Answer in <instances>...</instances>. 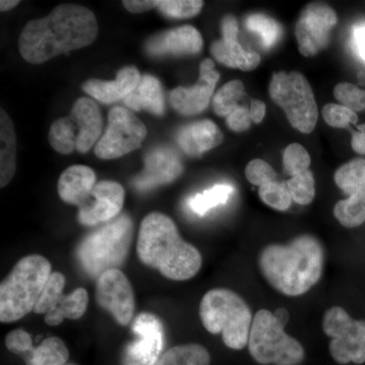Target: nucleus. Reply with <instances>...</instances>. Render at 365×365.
Masks as SVG:
<instances>
[{
  "label": "nucleus",
  "instance_id": "obj_1",
  "mask_svg": "<svg viewBox=\"0 0 365 365\" xmlns=\"http://www.w3.org/2000/svg\"><path fill=\"white\" fill-rule=\"evenodd\" d=\"M98 33L97 19L91 9L78 4H61L49 16L26 24L21 33L19 49L29 63H44L91 45Z\"/></svg>",
  "mask_w": 365,
  "mask_h": 365
},
{
  "label": "nucleus",
  "instance_id": "obj_2",
  "mask_svg": "<svg viewBox=\"0 0 365 365\" xmlns=\"http://www.w3.org/2000/svg\"><path fill=\"white\" fill-rule=\"evenodd\" d=\"M324 248L312 235H302L289 244H271L259 255V268L266 281L280 294L300 297L323 275Z\"/></svg>",
  "mask_w": 365,
  "mask_h": 365
},
{
  "label": "nucleus",
  "instance_id": "obj_3",
  "mask_svg": "<svg viewBox=\"0 0 365 365\" xmlns=\"http://www.w3.org/2000/svg\"><path fill=\"white\" fill-rule=\"evenodd\" d=\"M136 252L141 263L157 269L170 280L191 279L202 266L200 252L185 242L176 223L160 212H151L143 218Z\"/></svg>",
  "mask_w": 365,
  "mask_h": 365
},
{
  "label": "nucleus",
  "instance_id": "obj_4",
  "mask_svg": "<svg viewBox=\"0 0 365 365\" xmlns=\"http://www.w3.org/2000/svg\"><path fill=\"white\" fill-rule=\"evenodd\" d=\"M51 274V263L44 256L21 258L0 284V322L13 323L34 312Z\"/></svg>",
  "mask_w": 365,
  "mask_h": 365
},
{
  "label": "nucleus",
  "instance_id": "obj_5",
  "mask_svg": "<svg viewBox=\"0 0 365 365\" xmlns=\"http://www.w3.org/2000/svg\"><path fill=\"white\" fill-rule=\"evenodd\" d=\"M204 328L211 334H222L230 349L248 346L253 314L241 295L227 288H215L206 292L199 307Z\"/></svg>",
  "mask_w": 365,
  "mask_h": 365
},
{
  "label": "nucleus",
  "instance_id": "obj_6",
  "mask_svg": "<svg viewBox=\"0 0 365 365\" xmlns=\"http://www.w3.org/2000/svg\"><path fill=\"white\" fill-rule=\"evenodd\" d=\"M133 237V222L127 215H120L86 235L76 248V259L91 278L106 271L118 269L126 260Z\"/></svg>",
  "mask_w": 365,
  "mask_h": 365
},
{
  "label": "nucleus",
  "instance_id": "obj_7",
  "mask_svg": "<svg viewBox=\"0 0 365 365\" xmlns=\"http://www.w3.org/2000/svg\"><path fill=\"white\" fill-rule=\"evenodd\" d=\"M284 327L268 309L255 314L248 342L255 361L262 365H299L304 361V347L285 333Z\"/></svg>",
  "mask_w": 365,
  "mask_h": 365
},
{
  "label": "nucleus",
  "instance_id": "obj_8",
  "mask_svg": "<svg viewBox=\"0 0 365 365\" xmlns=\"http://www.w3.org/2000/svg\"><path fill=\"white\" fill-rule=\"evenodd\" d=\"M269 93L273 102L282 108L294 128L304 134L314 130L318 122V106L311 85L300 72L274 73Z\"/></svg>",
  "mask_w": 365,
  "mask_h": 365
},
{
  "label": "nucleus",
  "instance_id": "obj_9",
  "mask_svg": "<svg viewBox=\"0 0 365 365\" xmlns=\"http://www.w3.org/2000/svg\"><path fill=\"white\" fill-rule=\"evenodd\" d=\"M323 330L332 338L331 356L340 364L365 362V321L353 319L343 307H332L323 318Z\"/></svg>",
  "mask_w": 365,
  "mask_h": 365
},
{
  "label": "nucleus",
  "instance_id": "obj_10",
  "mask_svg": "<svg viewBox=\"0 0 365 365\" xmlns=\"http://www.w3.org/2000/svg\"><path fill=\"white\" fill-rule=\"evenodd\" d=\"M148 130L143 122L122 107L113 108L109 113L107 130L95 148V153L102 160H114L138 150Z\"/></svg>",
  "mask_w": 365,
  "mask_h": 365
},
{
  "label": "nucleus",
  "instance_id": "obj_11",
  "mask_svg": "<svg viewBox=\"0 0 365 365\" xmlns=\"http://www.w3.org/2000/svg\"><path fill=\"white\" fill-rule=\"evenodd\" d=\"M66 278L60 272H52L34 313L44 314L45 323L50 327L60 325L66 319H78L86 314L88 294L85 288H76L71 294H64Z\"/></svg>",
  "mask_w": 365,
  "mask_h": 365
},
{
  "label": "nucleus",
  "instance_id": "obj_12",
  "mask_svg": "<svg viewBox=\"0 0 365 365\" xmlns=\"http://www.w3.org/2000/svg\"><path fill=\"white\" fill-rule=\"evenodd\" d=\"M96 300L119 325L127 326L135 312V297L130 281L119 269L106 271L97 279Z\"/></svg>",
  "mask_w": 365,
  "mask_h": 365
},
{
  "label": "nucleus",
  "instance_id": "obj_13",
  "mask_svg": "<svg viewBox=\"0 0 365 365\" xmlns=\"http://www.w3.org/2000/svg\"><path fill=\"white\" fill-rule=\"evenodd\" d=\"M338 18L332 7L311 4L300 14L295 28L299 52L312 57L325 49L330 42L331 31Z\"/></svg>",
  "mask_w": 365,
  "mask_h": 365
},
{
  "label": "nucleus",
  "instance_id": "obj_14",
  "mask_svg": "<svg viewBox=\"0 0 365 365\" xmlns=\"http://www.w3.org/2000/svg\"><path fill=\"white\" fill-rule=\"evenodd\" d=\"M136 339L124 350L123 365H155L162 356L163 327L155 314L143 313L132 325Z\"/></svg>",
  "mask_w": 365,
  "mask_h": 365
},
{
  "label": "nucleus",
  "instance_id": "obj_15",
  "mask_svg": "<svg viewBox=\"0 0 365 365\" xmlns=\"http://www.w3.org/2000/svg\"><path fill=\"white\" fill-rule=\"evenodd\" d=\"M6 346L9 351L21 357L26 365H66L69 351L58 337H49L34 347L32 337L23 329L7 334Z\"/></svg>",
  "mask_w": 365,
  "mask_h": 365
},
{
  "label": "nucleus",
  "instance_id": "obj_16",
  "mask_svg": "<svg viewBox=\"0 0 365 365\" xmlns=\"http://www.w3.org/2000/svg\"><path fill=\"white\" fill-rule=\"evenodd\" d=\"M220 78V73L215 69V62L204 59L199 67V78L195 85L191 88L179 86L170 91V105L184 116H194L203 112L208 107Z\"/></svg>",
  "mask_w": 365,
  "mask_h": 365
},
{
  "label": "nucleus",
  "instance_id": "obj_17",
  "mask_svg": "<svg viewBox=\"0 0 365 365\" xmlns=\"http://www.w3.org/2000/svg\"><path fill=\"white\" fill-rule=\"evenodd\" d=\"M124 199V188L119 182H98L88 202L78 208V220L86 227L111 222L121 212Z\"/></svg>",
  "mask_w": 365,
  "mask_h": 365
},
{
  "label": "nucleus",
  "instance_id": "obj_18",
  "mask_svg": "<svg viewBox=\"0 0 365 365\" xmlns=\"http://www.w3.org/2000/svg\"><path fill=\"white\" fill-rule=\"evenodd\" d=\"M222 39L212 43L210 52L223 66L230 68L251 71L260 66L261 56L258 53L244 49L237 41L239 25L235 16H227L222 23Z\"/></svg>",
  "mask_w": 365,
  "mask_h": 365
},
{
  "label": "nucleus",
  "instance_id": "obj_19",
  "mask_svg": "<svg viewBox=\"0 0 365 365\" xmlns=\"http://www.w3.org/2000/svg\"><path fill=\"white\" fill-rule=\"evenodd\" d=\"M184 168L174 150L158 148L150 151L144 160V169L133 180L134 188L140 192L170 184L181 176Z\"/></svg>",
  "mask_w": 365,
  "mask_h": 365
},
{
  "label": "nucleus",
  "instance_id": "obj_20",
  "mask_svg": "<svg viewBox=\"0 0 365 365\" xmlns=\"http://www.w3.org/2000/svg\"><path fill=\"white\" fill-rule=\"evenodd\" d=\"M201 34L192 26H182L153 36L145 45L150 56H187L202 50Z\"/></svg>",
  "mask_w": 365,
  "mask_h": 365
},
{
  "label": "nucleus",
  "instance_id": "obj_21",
  "mask_svg": "<svg viewBox=\"0 0 365 365\" xmlns=\"http://www.w3.org/2000/svg\"><path fill=\"white\" fill-rule=\"evenodd\" d=\"M68 117L76 134V150L88 153L102 137L103 117L98 105L91 98H78Z\"/></svg>",
  "mask_w": 365,
  "mask_h": 365
},
{
  "label": "nucleus",
  "instance_id": "obj_22",
  "mask_svg": "<svg viewBox=\"0 0 365 365\" xmlns=\"http://www.w3.org/2000/svg\"><path fill=\"white\" fill-rule=\"evenodd\" d=\"M141 79L140 72L134 66H127L118 72L115 81L90 79L83 86L86 93L103 104L109 105L125 100L135 90Z\"/></svg>",
  "mask_w": 365,
  "mask_h": 365
},
{
  "label": "nucleus",
  "instance_id": "obj_23",
  "mask_svg": "<svg viewBox=\"0 0 365 365\" xmlns=\"http://www.w3.org/2000/svg\"><path fill=\"white\" fill-rule=\"evenodd\" d=\"M96 184V174L91 168L72 165L59 178V197L63 202L81 208L88 202Z\"/></svg>",
  "mask_w": 365,
  "mask_h": 365
},
{
  "label": "nucleus",
  "instance_id": "obj_24",
  "mask_svg": "<svg viewBox=\"0 0 365 365\" xmlns=\"http://www.w3.org/2000/svg\"><path fill=\"white\" fill-rule=\"evenodd\" d=\"M181 150L190 157H198L222 144L223 134L210 120L194 122L181 129L177 137Z\"/></svg>",
  "mask_w": 365,
  "mask_h": 365
},
{
  "label": "nucleus",
  "instance_id": "obj_25",
  "mask_svg": "<svg viewBox=\"0 0 365 365\" xmlns=\"http://www.w3.org/2000/svg\"><path fill=\"white\" fill-rule=\"evenodd\" d=\"M124 104L133 111H148L162 116L165 113V98L160 81L150 74H144L135 90L125 98Z\"/></svg>",
  "mask_w": 365,
  "mask_h": 365
},
{
  "label": "nucleus",
  "instance_id": "obj_26",
  "mask_svg": "<svg viewBox=\"0 0 365 365\" xmlns=\"http://www.w3.org/2000/svg\"><path fill=\"white\" fill-rule=\"evenodd\" d=\"M16 170V136L13 121L4 110L0 111V187L9 185Z\"/></svg>",
  "mask_w": 365,
  "mask_h": 365
},
{
  "label": "nucleus",
  "instance_id": "obj_27",
  "mask_svg": "<svg viewBox=\"0 0 365 365\" xmlns=\"http://www.w3.org/2000/svg\"><path fill=\"white\" fill-rule=\"evenodd\" d=\"M335 182L348 197L365 203V160L356 158L343 165L335 173Z\"/></svg>",
  "mask_w": 365,
  "mask_h": 365
},
{
  "label": "nucleus",
  "instance_id": "obj_28",
  "mask_svg": "<svg viewBox=\"0 0 365 365\" xmlns=\"http://www.w3.org/2000/svg\"><path fill=\"white\" fill-rule=\"evenodd\" d=\"M208 350L200 344L174 346L167 350L155 365H210Z\"/></svg>",
  "mask_w": 365,
  "mask_h": 365
},
{
  "label": "nucleus",
  "instance_id": "obj_29",
  "mask_svg": "<svg viewBox=\"0 0 365 365\" xmlns=\"http://www.w3.org/2000/svg\"><path fill=\"white\" fill-rule=\"evenodd\" d=\"M232 193H234V188L230 185H215L212 188L205 190L202 193L192 196L189 199L188 206L192 212L199 216H204L211 209L227 203Z\"/></svg>",
  "mask_w": 365,
  "mask_h": 365
},
{
  "label": "nucleus",
  "instance_id": "obj_30",
  "mask_svg": "<svg viewBox=\"0 0 365 365\" xmlns=\"http://www.w3.org/2000/svg\"><path fill=\"white\" fill-rule=\"evenodd\" d=\"M245 86L241 81H228L213 97V110L220 117H227L239 107V102L244 98Z\"/></svg>",
  "mask_w": 365,
  "mask_h": 365
},
{
  "label": "nucleus",
  "instance_id": "obj_31",
  "mask_svg": "<svg viewBox=\"0 0 365 365\" xmlns=\"http://www.w3.org/2000/svg\"><path fill=\"white\" fill-rule=\"evenodd\" d=\"M49 143L53 150L61 155H69L76 150V134L68 116L60 118L51 125Z\"/></svg>",
  "mask_w": 365,
  "mask_h": 365
},
{
  "label": "nucleus",
  "instance_id": "obj_32",
  "mask_svg": "<svg viewBox=\"0 0 365 365\" xmlns=\"http://www.w3.org/2000/svg\"><path fill=\"white\" fill-rule=\"evenodd\" d=\"M246 26L250 32L257 34L260 37L264 47L271 48L280 39L281 26L273 19L265 14H254L246 20Z\"/></svg>",
  "mask_w": 365,
  "mask_h": 365
},
{
  "label": "nucleus",
  "instance_id": "obj_33",
  "mask_svg": "<svg viewBox=\"0 0 365 365\" xmlns=\"http://www.w3.org/2000/svg\"><path fill=\"white\" fill-rule=\"evenodd\" d=\"M334 215L343 227H359L365 222V203L354 197H348L336 203Z\"/></svg>",
  "mask_w": 365,
  "mask_h": 365
},
{
  "label": "nucleus",
  "instance_id": "obj_34",
  "mask_svg": "<svg viewBox=\"0 0 365 365\" xmlns=\"http://www.w3.org/2000/svg\"><path fill=\"white\" fill-rule=\"evenodd\" d=\"M259 196L266 205L278 211H285L292 202L287 182H271L259 188Z\"/></svg>",
  "mask_w": 365,
  "mask_h": 365
},
{
  "label": "nucleus",
  "instance_id": "obj_35",
  "mask_svg": "<svg viewBox=\"0 0 365 365\" xmlns=\"http://www.w3.org/2000/svg\"><path fill=\"white\" fill-rule=\"evenodd\" d=\"M288 190L292 195V201L300 205H309L313 202L316 196L314 178L311 170L302 173L290 178L287 182Z\"/></svg>",
  "mask_w": 365,
  "mask_h": 365
},
{
  "label": "nucleus",
  "instance_id": "obj_36",
  "mask_svg": "<svg viewBox=\"0 0 365 365\" xmlns=\"http://www.w3.org/2000/svg\"><path fill=\"white\" fill-rule=\"evenodd\" d=\"M311 157L302 144L292 143L283 153V169L287 176L294 177L309 170Z\"/></svg>",
  "mask_w": 365,
  "mask_h": 365
},
{
  "label": "nucleus",
  "instance_id": "obj_37",
  "mask_svg": "<svg viewBox=\"0 0 365 365\" xmlns=\"http://www.w3.org/2000/svg\"><path fill=\"white\" fill-rule=\"evenodd\" d=\"M203 4L200 0H160L158 9L169 18L189 19L200 13Z\"/></svg>",
  "mask_w": 365,
  "mask_h": 365
},
{
  "label": "nucleus",
  "instance_id": "obj_38",
  "mask_svg": "<svg viewBox=\"0 0 365 365\" xmlns=\"http://www.w3.org/2000/svg\"><path fill=\"white\" fill-rule=\"evenodd\" d=\"M334 96L341 105L353 112L365 109V91L349 83H341L334 88Z\"/></svg>",
  "mask_w": 365,
  "mask_h": 365
},
{
  "label": "nucleus",
  "instance_id": "obj_39",
  "mask_svg": "<svg viewBox=\"0 0 365 365\" xmlns=\"http://www.w3.org/2000/svg\"><path fill=\"white\" fill-rule=\"evenodd\" d=\"M322 114L326 123L334 128H348L350 125L356 124L359 121L356 113L342 105H326Z\"/></svg>",
  "mask_w": 365,
  "mask_h": 365
},
{
  "label": "nucleus",
  "instance_id": "obj_40",
  "mask_svg": "<svg viewBox=\"0 0 365 365\" xmlns=\"http://www.w3.org/2000/svg\"><path fill=\"white\" fill-rule=\"evenodd\" d=\"M245 174H246L247 180L254 186H258L259 188L268 182L278 181V174L275 170L268 163L260 160V158L251 160L247 165Z\"/></svg>",
  "mask_w": 365,
  "mask_h": 365
},
{
  "label": "nucleus",
  "instance_id": "obj_41",
  "mask_svg": "<svg viewBox=\"0 0 365 365\" xmlns=\"http://www.w3.org/2000/svg\"><path fill=\"white\" fill-rule=\"evenodd\" d=\"M250 109L245 106H239L234 112L227 117L228 128L235 132H244L248 130L252 123Z\"/></svg>",
  "mask_w": 365,
  "mask_h": 365
},
{
  "label": "nucleus",
  "instance_id": "obj_42",
  "mask_svg": "<svg viewBox=\"0 0 365 365\" xmlns=\"http://www.w3.org/2000/svg\"><path fill=\"white\" fill-rule=\"evenodd\" d=\"M352 48L365 63V24H359L353 29Z\"/></svg>",
  "mask_w": 365,
  "mask_h": 365
},
{
  "label": "nucleus",
  "instance_id": "obj_43",
  "mask_svg": "<svg viewBox=\"0 0 365 365\" xmlns=\"http://www.w3.org/2000/svg\"><path fill=\"white\" fill-rule=\"evenodd\" d=\"M160 0H126L123 6L127 11L133 14L145 13L158 6Z\"/></svg>",
  "mask_w": 365,
  "mask_h": 365
},
{
  "label": "nucleus",
  "instance_id": "obj_44",
  "mask_svg": "<svg viewBox=\"0 0 365 365\" xmlns=\"http://www.w3.org/2000/svg\"><path fill=\"white\" fill-rule=\"evenodd\" d=\"M351 146L359 155H365V124L360 125L352 133Z\"/></svg>",
  "mask_w": 365,
  "mask_h": 365
},
{
  "label": "nucleus",
  "instance_id": "obj_45",
  "mask_svg": "<svg viewBox=\"0 0 365 365\" xmlns=\"http://www.w3.org/2000/svg\"><path fill=\"white\" fill-rule=\"evenodd\" d=\"M250 115H251V119L254 123H261L266 115L265 103L260 100L252 101L251 106H250Z\"/></svg>",
  "mask_w": 365,
  "mask_h": 365
},
{
  "label": "nucleus",
  "instance_id": "obj_46",
  "mask_svg": "<svg viewBox=\"0 0 365 365\" xmlns=\"http://www.w3.org/2000/svg\"><path fill=\"white\" fill-rule=\"evenodd\" d=\"M273 314L274 316L276 317V319L284 326L287 325V322L289 321V313H288L287 309H284V307H279V309H276L275 313Z\"/></svg>",
  "mask_w": 365,
  "mask_h": 365
},
{
  "label": "nucleus",
  "instance_id": "obj_47",
  "mask_svg": "<svg viewBox=\"0 0 365 365\" xmlns=\"http://www.w3.org/2000/svg\"><path fill=\"white\" fill-rule=\"evenodd\" d=\"M19 4H20L19 0H1V1H0V11H11L14 7L18 6Z\"/></svg>",
  "mask_w": 365,
  "mask_h": 365
}]
</instances>
